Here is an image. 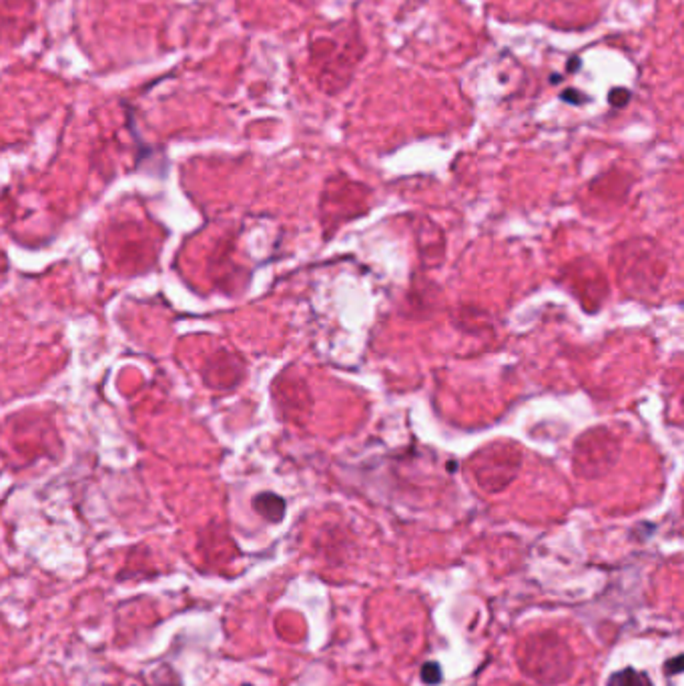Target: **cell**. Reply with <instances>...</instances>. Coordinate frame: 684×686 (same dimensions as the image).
<instances>
[{"instance_id":"1","label":"cell","mask_w":684,"mask_h":686,"mask_svg":"<svg viewBox=\"0 0 684 686\" xmlns=\"http://www.w3.org/2000/svg\"><path fill=\"white\" fill-rule=\"evenodd\" d=\"M606 686H654L650 682V678L646 673L642 670H634V668H624L620 673H614L608 678Z\"/></svg>"},{"instance_id":"2","label":"cell","mask_w":684,"mask_h":686,"mask_svg":"<svg viewBox=\"0 0 684 686\" xmlns=\"http://www.w3.org/2000/svg\"><path fill=\"white\" fill-rule=\"evenodd\" d=\"M422 678L427 685H437L442 680V668L437 663H427L422 666Z\"/></svg>"},{"instance_id":"3","label":"cell","mask_w":684,"mask_h":686,"mask_svg":"<svg viewBox=\"0 0 684 686\" xmlns=\"http://www.w3.org/2000/svg\"><path fill=\"white\" fill-rule=\"evenodd\" d=\"M680 666H683V656H674V660L664 664V670H666V675H678Z\"/></svg>"},{"instance_id":"4","label":"cell","mask_w":684,"mask_h":686,"mask_svg":"<svg viewBox=\"0 0 684 686\" xmlns=\"http://www.w3.org/2000/svg\"><path fill=\"white\" fill-rule=\"evenodd\" d=\"M243 686H251V685H243Z\"/></svg>"}]
</instances>
